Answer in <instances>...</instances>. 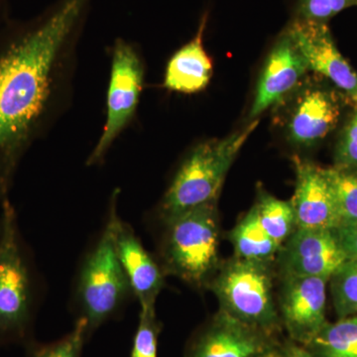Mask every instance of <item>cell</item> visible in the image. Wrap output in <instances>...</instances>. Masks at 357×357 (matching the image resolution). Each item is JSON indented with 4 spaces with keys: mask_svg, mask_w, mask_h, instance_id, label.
I'll return each instance as SVG.
<instances>
[{
    "mask_svg": "<svg viewBox=\"0 0 357 357\" xmlns=\"http://www.w3.org/2000/svg\"><path fill=\"white\" fill-rule=\"evenodd\" d=\"M357 6V0H297L294 20L328 23L338 13Z\"/></svg>",
    "mask_w": 357,
    "mask_h": 357,
    "instance_id": "cb8c5ba5",
    "label": "cell"
},
{
    "mask_svg": "<svg viewBox=\"0 0 357 357\" xmlns=\"http://www.w3.org/2000/svg\"><path fill=\"white\" fill-rule=\"evenodd\" d=\"M115 246L119 261L128 277L132 294L140 307H155L157 298L164 287V271L148 253L132 227L117 218Z\"/></svg>",
    "mask_w": 357,
    "mask_h": 357,
    "instance_id": "9a60e30c",
    "label": "cell"
},
{
    "mask_svg": "<svg viewBox=\"0 0 357 357\" xmlns=\"http://www.w3.org/2000/svg\"><path fill=\"white\" fill-rule=\"evenodd\" d=\"M218 268L208 286L217 296L220 311L273 337L282 323L274 300L271 263L234 256Z\"/></svg>",
    "mask_w": 357,
    "mask_h": 357,
    "instance_id": "8992f818",
    "label": "cell"
},
{
    "mask_svg": "<svg viewBox=\"0 0 357 357\" xmlns=\"http://www.w3.org/2000/svg\"><path fill=\"white\" fill-rule=\"evenodd\" d=\"M318 277L282 276L279 314L290 340L305 347L328 323L326 285Z\"/></svg>",
    "mask_w": 357,
    "mask_h": 357,
    "instance_id": "9c48e42d",
    "label": "cell"
},
{
    "mask_svg": "<svg viewBox=\"0 0 357 357\" xmlns=\"http://www.w3.org/2000/svg\"><path fill=\"white\" fill-rule=\"evenodd\" d=\"M305 347L314 357H357V316L328 321Z\"/></svg>",
    "mask_w": 357,
    "mask_h": 357,
    "instance_id": "ac0fdd59",
    "label": "cell"
},
{
    "mask_svg": "<svg viewBox=\"0 0 357 357\" xmlns=\"http://www.w3.org/2000/svg\"><path fill=\"white\" fill-rule=\"evenodd\" d=\"M335 161V167L357 169V110L338 141Z\"/></svg>",
    "mask_w": 357,
    "mask_h": 357,
    "instance_id": "d4e9b609",
    "label": "cell"
},
{
    "mask_svg": "<svg viewBox=\"0 0 357 357\" xmlns=\"http://www.w3.org/2000/svg\"><path fill=\"white\" fill-rule=\"evenodd\" d=\"M307 69L326 77L357 105V74L338 50L328 23L293 20L286 27Z\"/></svg>",
    "mask_w": 357,
    "mask_h": 357,
    "instance_id": "30bf717a",
    "label": "cell"
},
{
    "mask_svg": "<svg viewBox=\"0 0 357 357\" xmlns=\"http://www.w3.org/2000/svg\"><path fill=\"white\" fill-rule=\"evenodd\" d=\"M328 283L337 318L357 316V257L349 258Z\"/></svg>",
    "mask_w": 357,
    "mask_h": 357,
    "instance_id": "44dd1931",
    "label": "cell"
},
{
    "mask_svg": "<svg viewBox=\"0 0 357 357\" xmlns=\"http://www.w3.org/2000/svg\"><path fill=\"white\" fill-rule=\"evenodd\" d=\"M119 189L110 197L107 223L96 245L82 265L77 284L79 318L89 333L112 318L132 294L115 246Z\"/></svg>",
    "mask_w": 357,
    "mask_h": 357,
    "instance_id": "277c9868",
    "label": "cell"
},
{
    "mask_svg": "<svg viewBox=\"0 0 357 357\" xmlns=\"http://www.w3.org/2000/svg\"><path fill=\"white\" fill-rule=\"evenodd\" d=\"M160 325L155 307H141L130 357H157Z\"/></svg>",
    "mask_w": 357,
    "mask_h": 357,
    "instance_id": "603a6c76",
    "label": "cell"
},
{
    "mask_svg": "<svg viewBox=\"0 0 357 357\" xmlns=\"http://www.w3.org/2000/svg\"><path fill=\"white\" fill-rule=\"evenodd\" d=\"M347 259L335 229H296L278 252L282 276L330 280Z\"/></svg>",
    "mask_w": 357,
    "mask_h": 357,
    "instance_id": "ba28073f",
    "label": "cell"
},
{
    "mask_svg": "<svg viewBox=\"0 0 357 357\" xmlns=\"http://www.w3.org/2000/svg\"><path fill=\"white\" fill-rule=\"evenodd\" d=\"M258 119L222 139L204 141L183 160L158 206V217L164 223L185 211L215 204L225 178Z\"/></svg>",
    "mask_w": 357,
    "mask_h": 357,
    "instance_id": "7a4b0ae2",
    "label": "cell"
},
{
    "mask_svg": "<svg viewBox=\"0 0 357 357\" xmlns=\"http://www.w3.org/2000/svg\"><path fill=\"white\" fill-rule=\"evenodd\" d=\"M286 357H314L307 351L306 347L299 344H296L293 340H288L282 347Z\"/></svg>",
    "mask_w": 357,
    "mask_h": 357,
    "instance_id": "4316f807",
    "label": "cell"
},
{
    "mask_svg": "<svg viewBox=\"0 0 357 357\" xmlns=\"http://www.w3.org/2000/svg\"><path fill=\"white\" fill-rule=\"evenodd\" d=\"M208 14L202 16L196 35L172 56L167 64L163 86L168 91L194 95L210 84L213 62L204 47Z\"/></svg>",
    "mask_w": 357,
    "mask_h": 357,
    "instance_id": "2e32d148",
    "label": "cell"
},
{
    "mask_svg": "<svg viewBox=\"0 0 357 357\" xmlns=\"http://www.w3.org/2000/svg\"><path fill=\"white\" fill-rule=\"evenodd\" d=\"M229 241L234 256L249 261L272 263L281 248L262 229L253 206L231 230Z\"/></svg>",
    "mask_w": 357,
    "mask_h": 357,
    "instance_id": "e0dca14e",
    "label": "cell"
},
{
    "mask_svg": "<svg viewBox=\"0 0 357 357\" xmlns=\"http://www.w3.org/2000/svg\"><path fill=\"white\" fill-rule=\"evenodd\" d=\"M309 72L306 60L287 30H284L270 52L249 112L250 121L270 107L292 96Z\"/></svg>",
    "mask_w": 357,
    "mask_h": 357,
    "instance_id": "8fae6325",
    "label": "cell"
},
{
    "mask_svg": "<svg viewBox=\"0 0 357 357\" xmlns=\"http://www.w3.org/2000/svg\"><path fill=\"white\" fill-rule=\"evenodd\" d=\"M253 208L262 229L280 246L297 229L295 213L290 201H282L267 192H260Z\"/></svg>",
    "mask_w": 357,
    "mask_h": 357,
    "instance_id": "d6986e66",
    "label": "cell"
},
{
    "mask_svg": "<svg viewBox=\"0 0 357 357\" xmlns=\"http://www.w3.org/2000/svg\"><path fill=\"white\" fill-rule=\"evenodd\" d=\"M1 204L0 230V347L27 344L36 306L32 263L10 198Z\"/></svg>",
    "mask_w": 357,
    "mask_h": 357,
    "instance_id": "3957f363",
    "label": "cell"
},
{
    "mask_svg": "<svg viewBox=\"0 0 357 357\" xmlns=\"http://www.w3.org/2000/svg\"><path fill=\"white\" fill-rule=\"evenodd\" d=\"M325 171L337 206L340 227L357 222V169L333 166Z\"/></svg>",
    "mask_w": 357,
    "mask_h": 357,
    "instance_id": "ffe728a7",
    "label": "cell"
},
{
    "mask_svg": "<svg viewBox=\"0 0 357 357\" xmlns=\"http://www.w3.org/2000/svg\"><path fill=\"white\" fill-rule=\"evenodd\" d=\"M335 232L347 258L357 257V222L342 225Z\"/></svg>",
    "mask_w": 357,
    "mask_h": 357,
    "instance_id": "484cf974",
    "label": "cell"
},
{
    "mask_svg": "<svg viewBox=\"0 0 357 357\" xmlns=\"http://www.w3.org/2000/svg\"><path fill=\"white\" fill-rule=\"evenodd\" d=\"M96 0H53L0 27V202L26 155L69 112L79 51Z\"/></svg>",
    "mask_w": 357,
    "mask_h": 357,
    "instance_id": "6da1fadb",
    "label": "cell"
},
{
    "mask_svg": "<svg viewBox=\"0 0 357 357\" xmlns=\"http://www.w3.org/2000/svg\"><path fill=\"white\" fill-rule=\"evenodd\" d=\"M301 86L286 122L289 139L310 147L326 137L337 126L340 107L337 98L321 86Z\"/></svg>",
    "mask_w": 357,
    "mask_h": 357,
    "instance_id": "5bb4252c",
    "label": "cell"
},
{
    "mask_svg": "<svg viewBox=\"0 0 357 357\" xmlns=\"http://www.w3.org/2000/svg\"><path fill=\"white\" fill-rule=\"evenodd\" d=\"M0 230H1V204H0Z\"/></svg>",
    "mask_w": 357,
    "mask_h": 357,
    "instance_id": "f546056e",
    "label": "cell"
},
{
    "mask_svg": "<svg viewBox=\"0 0 357 357\" xmlns=\"http://www.w3.org/2000/svg\"><path fill=\"white\" fill-rule=\"evenodd\" d=\"M274 344L271 335L220 311L185 357H255Z\"/></svg>",
    "mask_w": 357,
    "mask_h": 357,
    "instance_id": "7c38bea8",
    "label": "cell"
},
{
    "mask_svg": "<svg viewBox=\"0 0 357 357\" xmlns=\"http://www.w3.org/2000/svg\"><path fill=\"white\" fill-rule=\"evenodd\" d=\"M296 187L291 204L297 229H337L340 225L325 168L296 159Z\"/></svg>",
    "mask_w": 357,
    "mask_h": 357,
    "instance_id": "4fadbf2b",
    "label": "cell"
},
{
    "mask_svg": "<svg viewBox=\"0 0 357 357\" xmlns=\"http://www.w3.org/2000/svg\"><path fill=\"white\" fill-rule=\"evenodd\" d=\"M255 357H286L284 354L283 349L277 347L276 344L272 345L271 347L267 349L266 351L261 352V354H257Z\"/></svg>",
    "mask_w": 357,
    "mask_h": 357,
    "instance_id": "f1b7e54d",
    "label": "cell"
},
{
    "mask_svg": "<svg viewBox=\"0 0 357 357\" xmlns=\"http://www.w3.org/2000/svg\"><path fill=\"white\" fill-rule=\"evenodd\" d=\"M220 220L215 204H204L165 223L164 273L202 286L218 267Z\"/></svg>",
    "mask_w": 357,
    "mask_h": 357,
    "instance_id": "5b68a950",
    "label": "cell"
},
{
    "mask_svg": "<svg viewBox=\"0 0 357 357\" xmlns=\"http://www.w3.org/2000/svg\"><path fill=\"white\" fill-rule=\"evenodd\" d=\"M145 64L132 41L117 37L110 47L105 121L86 166L102 165L122 133L135 119L144 89Z\"/></svg>",
    "mask_w": 357,
    "mask_h": 357,
    "instance_id": "52a82bcc",
    "label": "cell"
},
{
    "mask_svg": "<svg viewBox=\"0 0 357 357\" xmlns=\"http://www.w3.org/2000/svg\"><path fill=\"white\" fill-rule=\"evenodd\" d=\"M89 335L88 326L84 319H77L72 332L58 342L37 344L31 340L26 344V357H82L84 340Z\"/></svg>",
    "mask_w": 357,
    "mask_h": 357,
    "instance_id": "7402d4cb",
    "label": "cell"
},
{
    "mask_svg": "<svg viewBox=\"0 0 357 357\" xmlns=\"http://www.w3.org/2000/svg\"><path fill=\"white\" fill-rule=\"evenodd\" d=\"M10 2L11 0H0V27L11 17Z\"/></svg>",
    "mask_w": 357,
    "mask_h": 357,
    "instance_id": "83f0119b",
    "label": "cell"
}]
</instances>
